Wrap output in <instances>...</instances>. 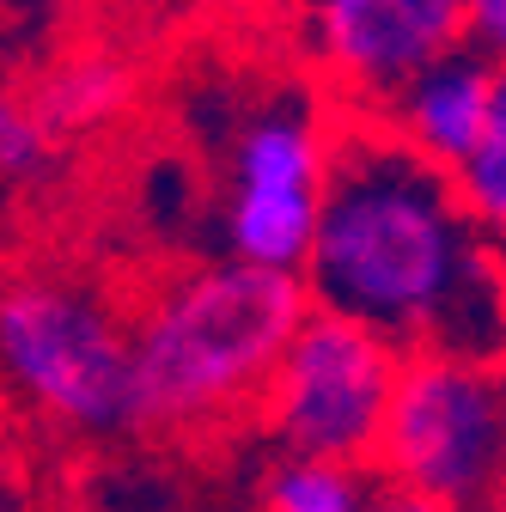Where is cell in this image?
Masks as SVG:
<instances>
[{"instance_id":"6da1fadb","label":"cell","mask_w":506,"mask_h":512,"mask_svg":"<svg viewBox=\"0 0 506 512\" xmlns=\"http://www.w3.org/2000/svg\"><path fill=\"white\" fill-rule=\"evenodd\" d=\"M305 293L403 354L506 372V256L470 220L458 177L409 153L378 116L342 110Z\"/></svg>"},{"instance_id":"7a4b0ae2","label":"cell","mask_w":506,"mask_h":512,"mask_svg":"<svg viewBox=\"0 0 506 512\" xmlns=\"http://www.w3.org/2000/svg\"><path fill=\"white\" fill-rule=\"evenodd\" d=\"M318 311L305 275L202 256L135 305V433L214 439L263 421L269 384Z\"/></svg>"},{"instance_id":"3957f363","label":"cell","mask_w":506,"mask_h":512,"mask_svg":"<svg viewBox=\"0 0 506 512\" xmlns=\"http://www.w3.org/2000/svg\"><path fill=\"white\" fill-rule=\"evenodd\" d=\"M0 397L61 439H141L135 305L55 263L0 269Z\"/></svg>"},{"instance_id":"277c9868","label":"cell","mask_w":506,"mask_h":512,"mask_svg":"<svg viewBox=\"0 0 506 512\" xmlns=\"http://www.w3.org/2000/svg\"><path fill=\"white\" fill-rule=\"evenodd\" d=\"M342 104L318 80H275L226 122L214 238L226 263L305 275L336 171Z\"/></svg>"},{"instance_id":"5b68a950","label":"cell","mask_w":506,"mask_h":512,"mask_svg":"<svg viewBox=\"0 0 506 512\" xmlns=\"http://www.w3.org/2000/svg\"><path fill=\"white\" fill-rule=\"evenodd\" d=\"M372 476L446 512H506V372L409 354Z\"/></svg>"},{"instance_id":"8992f818","label":"cell","mask_w":506,"mask_h":512,"mask_svg":"<svg viewBox=\"0 0 506 512\" xmlns=\"http://www.w3.org/2000/svg\"><path fill=\"white\" fill-rule=\"evenodd\" d=\"M403 366L409 354L391 336L354 324L342 311H311L269 384L257 427L287 458H330L372 470L397 409Z\"/></svg>"},{"instance_id":"52a82bcc","label":"cell","mask_w":506,"mask_h":512,"mask_svg":"<svg viewBox=\"0 0 506 512\" xmlns=\"http://www.w3.org/2000/svg\"><path fill=\"white\" fill-rule=\"evenodd\" d=\"M293 43L348 116H378L415 74L470 43L464 0H318L293 13Z\"/></svg>"},{"instance_id":"ba28073f","label":"cell","mask_w":506,"mask_h":512,"mask_svg":"<svg viewBox=\"0 0 506 512\" xmlns=\"http://www.w3.org/2000/svg\"><path fill=\"white\" fill-rule=\"evenodd\" d=\"M494 92H500V68L464 43L452 55H439L427 74H415L385 110H378V122H385L409 153H421L427 165L458 177L470 165V153L482 147V135H488Z\"/></svg>"},{"instance_id":"9c48e42d","label":"cell","mask_w":506,"mask_h":512,"mask_svg":"<svg viewBox=\"0 0 506 512\" xmlns=\"http://www.w3.org/2000/svg\"><path fill=\"white\" fill-rule=\"evenodd\" d=\"M135 98H141V68H135V55H122L110 43H80V49L49 55L25 92V104L37 110V122L55 141L98 135V128L129 116Z\"/></svg>"},{"instance_id":"30bf717a","label":"cell","mask_w":506,"mask_h":512,"mask_svg":"<svg viewBox=\"0 0 506 512\" xmlns=\"http://www.w3.org/2000/svg\"><path fill=\"white\" fill-rule=\"evenodd\" d=\"M372 494H378L372 470L360 464L287 458V452L263 464V512H366Z\"/></svg>"},{"instance_id":"8fae6325","label":"cell","mask_w":506,"mask_h":512,"mask_svg":"<svg viewBox=\"0 0 506 512\" xmlns=\"http://www.w3.org/2000/svg\"><path fill=\"white\" fill-rule=\"evenodd\" d=\"M458 196L470 208V220L482 226V238L506 256V68H500V92H494V116L488 135L470 153V165L458 171Z\"/></svg>"},{"instance_id":"7c38bea8","label":"cell","mask_w":506,"mask_h":512,"mask_svg":"<svg viewBox=\"0 0 506 512\" xmlns=\"http://www.w3.org/2000/svg\"><path fill=\"white\" fill-rule=\"evenodd\" d=\"M470 49L506 68V0H470Z\"/></svg>"},{"instance_id":"4fadbf2b","label":"cell","mask_w":506,"mask_h":512,"mask_svg":"<svg viewBox=\"0 0 506 512\" xmlns=\"http://www.w3.org/2000/svg\"><path fill=\"white\" fill-rule=\"evenodd\" d=\"M0 512H37V494H31V476L19 470L13 445L0 439Z\"/></svg>"},{"instance_id":"5bb4252c","label":"cell","mask_w":506,"mask_h":512,"mask_svg":"<svg viewBox=\"0 0 506 512\" xmlns=\"http://www.w3.org/2000/svg\"><path fill=\"white\" fill-rule=\"evenodd\" d=\"M366 512H446V506H433V500H421V494H409V488H378Z\"/></svg>"},{"instance_id":"9a60e30c","label":"cell","mask_w":506,"mask_h":512,"mask_svg":"<svg viewBox=\"0 0 506 512\" xmlns=\"http://www.w3.org/2000/svg\"><path fill=\"white\" fill-rule=\"evenodd\" d=\"M7 116H13V92H0V128H7Z\"/></svg>"}]
</instances>
